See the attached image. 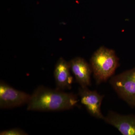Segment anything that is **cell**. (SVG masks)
<instances>
[{"label": "cell", "mask_w": 135, "mask_h": 135, "mask_svg": "<svg viewBox=\"0 0 135 135\" xmlns=\"http://www.w3.org/2000/svg\"><path fill=\"white\" fill-rule=\"evenodd\" d=\"M109 83L122 99L131 107H135V67L113 75Z\"/></svg>", "instance_id": "cell-3"}, {"label": "cell", "mask_w": 135, "mask_h": 135, "mask_svg": "<svg viewBox=\"0 0 135 135\" xmlns=\"http://www.w3.org/2000/svg\"><path fill=\"white\" fill-rule=\"evenodd\" d=\"M31 95L13 88L3 81L0 83V108L9 109L29 103Z\"/></svg>", "instance_id": "cell-4"}, {"label": "cell", "mask_w": 135, "mask_h": 135, "mask_svg": "<svg viewBox=\"0 0 135 135\" xmlns=\"http://www.w3.org/2000/svg\"><path fill=\"white\" fill-rule=\"evenodd\" d=\"M70 69L80 87H88L91 84V75L92 73L90 64L84 59L77 57L70 62Z\"/></svg>", "instance_id": "cell-7"}, {"label": "cell", "mask_w": 135, "mask_h": 135, "mask_svg": "<svg viewBox=\"0 0 135 135\" xmlns=\"http://www.w3.org/2000/svg\"><path fill=\"white\" fill-rule=\"evenodd\" d=\"M78 95L81 103L91 116L103 120L104 116L101 112V106L104 95L90 90L88 87H81L79 88Z\"/></svg>", "instance_id": "cell-5"}, {"label": "cell", "mask_w": 135, "mask_h": 135, "mask_svg": "<svg viewBox=\"0 0 135 135\" xmlns=\"http://www.w3.org/2000/svg\"><path fill=\"white\" fill-rule=\"evenodd\" d=\"M103 120L116 128L123 135H135V115H123L110 111Z\"/></svg>", "instance_id": "cell-6"}, {"label": "cell", "mask_w": 135, "mask_h": 135, "mask_svg": "<svg viewBox=\"0 0 135 135\" xmlns=\"http://www.w3.org/2000/svg\"><path fill=\"white\" fill-rule=\"evenodd\" d=\"M70 71L69 62L62 57L59 58L56 64L54 71L56 89L63 91L71 89L73 78Z\"/></svg>", "instance_id": "cell-8"}, {"label": "cell", "mask_w": 135, "mask_h": 135, "mask_svg": "<svg viewBox=\"0 0 135 135\" xmlns=\"http://www.w3.org/2000/svg\"><path fill=\"white\" fill-rule=\"evenodd\" d=\"M78 98L73 93L39 86L31 95L27 109L41 112L67 110L77 106Z\"/></svg>", "instance_id": "cell-1"}, {"label": "cell", "mask_w": 135, "mask_h": 135, "mask_svg": "<svg viewBox=\"0 0 135 135\" xmlns=\"http://www.w3.org/2000/svg\"><path fill=\"white\" fill-rule=\"evenodd\" d=\"M1 135H26L27 133L19 128H13L7 130L2 131L0 132Z\"/></svg>", "instance_id": "cell-9"}, {"label": "cell", "mask_w": 135, "mask_h": 135, "mask_svg": "<svg viewBox=\"0 0 135 135\" xmlns=\"http://www.w3.org/2000/svg\"><path fill=\"white\" fill-rule=\"evenodd\" d=\"M119 60L114 50L104 46L93 53L90 64L97 84L106 82L113 76L119 66Z\"/></svg>", "instance_id": "cell-2"}]
</instances>
